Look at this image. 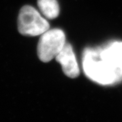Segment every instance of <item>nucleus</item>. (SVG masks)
Returning <instances> with one entry per match:
<instances>
[{
	"label": "nucleus",
	"mask_w": 122,
	"mask_h": 122,
	"mask_svg": "<svg viewBox=\"0 0 122 122\" xmlns=\"http://www.w3.org/2000/svg\"><path fill=\"white\" fill-rule=\"evenodd\" d=\"M102 59V58H101ZM83 70L87 77L98 83L110 84L119 78L121 72L104 60H97L91 51L86 52L83 56Z\"/></svg>",
	"instance_id": "obj_1"
},
{
	"label": "nucleus",
	"mask_w": 122,
	"mask_h": 122,
	"mask_svg": "<svg viewBox=\"0 0 122 122\" xmlns=\"http://www.w3.org/2000/svg\"><path fill=\"white\" fill-rule=\"evenodd\" d=\"M18 29L22 35L34 37L49 30L50 24L35 8L25 5L19 12Z\"/></svg>",
	"instance_id": "obj_2"
},
{
	"label": "nucleus",
	"mask_w": 122,
	"mask_h": 122,
	"mask_svg": "<svg viewBox=\"0 0 122 122\" xmlns=\"http://www.w3.org/2000/svg\"><path fill=\"white\" fill-rule=\"evenodd\" d=\"M66 43L63 30L59 29H49L41 35L37 44V55L39 60L48 62L56 58Z\"/></svg>",
	"instance_id": "obj_3"
},
{
	"label": "nucleus",
	"mask_w": 122,
	"mask_h": 122,
	"mask_svg": "<svg viewBox=\"0 0 122 122\" xmlns=\"http://www.w3.org/2000/svg\"><path fill=\"white\" fill-rule=\"evenodd\" d=\"M56 60L62 66L64 73L70 78H75L79 75V69L73 48L66 42L64 47L56 56Z\"/></svg>",
	"instance_id": "obj_4"
},
{
	"label": "nucleus",
	"mask_w": 122,
	"mask_h": 122,
	"mask_svg": "<svg viewBox=\"0 0 122 122\" xmlns=\"http://www.w3.org/2000/svg\"><path fill=\"white\" fill-rule=\"evenodd\" d=\"M102 60L122 71V43H115L100 54ZM122 73V72H121Z\"/></svg>",
	"instance_id": "obj_5"
},
{
	"label": "nucleus",
	"mask_w": 122,
	"mask_h": 122,
	"mask_svg": "<svg viewBox=\"0 0 122 122\" xmlns=\"http://www.w3.org/2000/svg\"><path fill=\"white\" fill-rule=\"evenodd\" d=\"M40 12L48 19H54L58 16L60 7L57 0H37Z\"/></svg>",
	"instance_id": "obj_6"
}]
</instances>
